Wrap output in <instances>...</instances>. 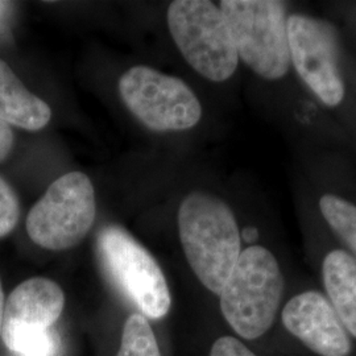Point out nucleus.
Returning <instances> with one entry per match:
<instances>
[{
    "instance_id": "ddd939ff",
    "label": "nucleus",
    "mask_w": 356,
    "mask_h": 356,
    "mask_svg": "<svg viewBox=\"0 0 356 356\" xmlns=\"http://www.w3.org/2000/svg\"><path fill=\"white\" fill-rule=\"evenodd\" d=\"M319 210L331 229L356 254V204L335 194H323Z\"/></svg>"
},
{
    "instance_id": "6ab92c4d",
    "label": "nucleus",
    "mask_w": 356,
    "mask_h": 356,
    "mask_svg": "<svg viewBox=\"0 0 356 356\" xmlns=\"http://www.w3.org/2000/svg\"><path fill=\"white\" fill-rule=\"evenodd\" d=\"M4 305H6V298H4V292L1 286V280H0V341H1V329H3V316H4Z\"/></svg>"
},
{
    "instance_id": "f257e3e1",
    "label": "nucleus",
    "mask_w": 356,
    "mask_h": 356,
    "mask_svg": "<svg viewBox=\"0 0 356 356\" xmlns=\"http://www.w3.org/2000/svg\"><path fill=\"white\" fill-rule=\"evenodd\" d=\"M178 229L193 272L219 296L242 254L232 210L213 194L191 193L179 206Z\"/></svg>"
},
{
    "instance_id": "a211bd4d",
    "label": "nucleus",
    "mask_w": 356,
    "mask_h": 356,
    "mask_svg": "<svg viewBox=\"0 0 356 356\" xmlns=\"http://www.w3.org/2000/svg\"><path fill=\"white\" fill-rule=\"evenodd\" d=\"M242 236L245 242H254V241L257 239L259 232H257V229H254V227H248V229L243 231Z\"/></svg>"
},
{
    "instance_id": "f8f14e48",
    "label": "nucleus",
    "mask_w": 356,
    "mask_h": 356,
    "mask_svg": "<svg viewBox=\"0 0 356 356\" xmlns=\"http://www.w3.org/2000/svg\"><path fill=\"white\" fill-rule=\"evenodd\" d=\"M322 276L330 304L344 329L356 337V259L343 250L326 254Z\"/></svg>"
},
{
    "instance_id": "423d86ee",
    "label": "nucleus",
    "mask_w": 356,
    "mask_h": 356,
    "mask_svg": "<svg viewBox=\"0 0 356 356\" xmlns=\"http://www.w3.org/2000/svg\"><path fill=\"white\" fill-rule=\"evenodd\" d=\"M97 214L90 178L72 172L57 178L26 216L31 241L51 251L76 245L89 232Z\"/></svg>"
},
{
    "instance_id": "20e7f679",
    "label": "nucleus",
    "mask_w": 356,
    "mask_h": 356,
    "mask_svg": "<svg viewBox=\"0 0 356 356\" xmlns=\"http://www.w3.org/2000/svg\"><path fill=\"white\" fill-rule=\"evenodd\" d=\"M168 26L191 67L213 82L234 76L239 56L219 6L207 0H177L169 6Z\"/></svg>"
},
{
    "instance_id": "0eeeda50",
    "label": "nucleus",
    "mask_w": 356,
    "mask_h": 356,
    "mask_svg": "<svg viewBox=\"0 0 356 356\" xmlns=\"http://www.w3.org/2000/svg\"><path fill=\"white\" fill-rule=\"evenodd\" d=\"M97 244L103 268L119 291L145 317H165L172 297L165 276L152 254L118 226L101 229Z\"/></svg>"
},
{
    "instance_id": "2eb2a0df",
    "label": "nucleus",
    "mask_w": 356,
    "mask_h": 356,
    "mask_svg": "<svg viewBox=\"0 0 356 356\" xmlns=\"http://www.w3.org/2000/svg\"><path fill=\"white\" fill-rule=\"evenodd\" d=\"M20 216V206L11 185L0 177V239L16 227Z\"/></svg>"
},
{
    "instance_id": "9d476101",
    "label": "nucleus",
    "mask_w": 356,
    "mask_h": 356,
    "mask_svg": "<svg viewBox=\"0 0 356 356\" xmlns=\"http://www.w3.org/2000/svg\"><path fill=\"white\" fill-rule=\"evenodd\" d=\"M286 330L321 356H347L351 342L330 301L321 293L297 294L282 310Z\"/></svg>"
},
{
    "instance_id": "4468645a",
    "label": "nucleus",
    "mask_w": 356,
    "mask_h": 356,
    "mask_svg": "<svg viewBox=\"0 0 356 356\" xmlns=\"http://www.w3.org/2000/svg\"><path fill=\"white\" fill-rule=\"evenodd\" d=\"M118 356H161L152 327L143 314L128 317Z\"/></svg>"
},
{
    "instance_id": "1a4fd4ad",
    "label": "nucleus",
    "mask_w": 356,
    "mask_h": 356,
    "mask_svg": "<svg viewBox=\"0 0 356 356\" xmlns=\"http://www.w3.org/2000/svg\"><path fill=\"white\" fill-rule=\"evenodd\" d=\"M286 28L291 64L300 78L325 106H339L346 88L330 26L309 15L293 13L286 20Z\"/></svg>"
},
{
    "instance_id": "6e6552de",
    "label": "nucleus",
    "mask_w": 356,
    "mask_h": 356,
    "mask_svg": "<svg viewBox=\"0 0 356 356\" xmlns=\"http://www.w3.org/2000/svg\"><path fill=\"white\" fill-rule=\"evenodd\" d=\"M119 90L129 111L154 131H184L201 120L202 107L193 90L152 67H131L120 78Z\"/></svg>"
},
{
    "instance_id": "39448f33",
    "label": "nucleus",
    "mask_w": 356,
    "mask_h": 356,
    "mask_svg": "<svg viewBox=\"0 0 356 356\" xmlns=\"http://www.w3.org/2000/svg\"><path fill=\"white\" fill-rule=\"evenodd\" d=\"M65 307V294L54 281L32 277L6 300L1 341L15 356H57L60 339L53 330Z\"/></svg>"
},
{
    "instance_id": "dca6fc26",
    "label": "nucleus",
    "mask_w": 356,
    "mask_h": 356,
    "mask_svg": "<svg viewBox=\"0 0 356 356\" xmlns=\"http://www.w3.org/2000/svg\"><path fill=\"white\" fill-rule=\"evenodd\" d=\"M210 356H256L242 342L232 337H223L216 341Z\"/></svg>"
},
{
    "instance_id": "f03ea898",
    "label": "nucleus",
    "mask_w": 356,
    "mask_h": 356,
    "mask_svg": "<svg viewBox=\"0 0 356 356\" xmlns=\"http://www.w3.org/2000/svg\"><path fill=\"white\" fill-rule=\"evenodd\" d=\"M284 293L279 261L260 245L244 250L226 281L220 309L229 326L245 339H256L272 326Z\"/></svg>"
},
{
    "instance_id": "9b49d317",
    "label": "nucleus",
    "mask_w": 356,
    "mask_h": 356,
    "mask_svg": "<svg viewBox=\"0 0 356 356\" xmlns=\"http://www.w3.org/2000/svg\"><path fill=\"white\" fill-rule=\"evenodd\" d=\"M51 118V107L33 95L13 69L0 60V120L7 124L38 131Z\"/></svg>"
},
{
    "instance_id": "7ed1b4c3",
    "label": "nucleus",
    "mask_w": 356,
    "mask_h": 356,
    "mask_svg": "<svg viewBox=\"0 0 356 356\" xmlns=\"http://www.w3.org/2000/svg\"><path fill=\"white\" fill-rule=\"evenodd\" d=\"M239 58L257 76L276 81L291 69L285 4L276 0H223Z\"/></svg>"
},
{
    "instance_id": "f3484780",
    "label": "nucleus",
    "mask_w": 356,
    "mask_h": 356,
    "mask_svg": "<svg viewBox=\"0 0 356 356\" xmlns=\"http://www.w3.org/2000/svg\"><path fill=\"white\" fill-rule=\"evenodd\" d=\"M13 145V132L11 126L0 120V161H3Z\"/></svg>"
}]
</instances>
